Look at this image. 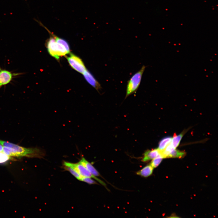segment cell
Instances as JSON below:
<instances>
[{"instance_id":"6da1fadb","label":"cell","mask_w":218,"mask_h":218,"mask_svg":"<svg viewBox=\"0 0 218 218\" xmlns=\"http://www.w3.org/2000/svg\"><path fill=\"white\" fill-rule=\"evenodd\" d=\"M0 144L4 146L3 152L10 157L27 156L42 158L46 155L44 150L37 148H27L1 140Z\"/></svg>"},{"instance_id":"7a4b0ae2","label":"cell","mask_w":218,"mask_h":218,"mask_svg":"<svg viewBox=\"0 0 218 218\" xmlns=\"http://www.w3.org/2000/svg\"><path fill=\"white\" fill-rule=\"evenodd\" d=\"M47 46L49 53L57 59H59L60 56L69 53L64 46L57 43L53 36L49 39Z\"/></svg>"},{"instance_id":"3957f363","label":"cell","mask_w":218,"mask_h":218,"mask_svg":"<svg viewBox=\"0 0 218 218\" xmlns=\"http://www.w3.org/2000/svg\"><path fill=\"white\" fill-rule=\"evenodd\" d=\"M146 66H143L141 69L135 74L128 81L127 89L126 98L133 94L138 89L141 81Z\"/></svg>"},{"instance_id":"277c9868","label":"cell","mask_w":218,"mask_h":218,"mask_svg":"<svg viewBox=\"0 0 218 218\" xmlns=\"http://www.w3.org/2000/svg\"><path fill=\"white\" fill-rule=\"evenodd\" d=\"M67 59L71 67L77 72L83 74L87 70L81 59L74 54L71 53Z\"/></svg>"},{"instance_id":"5b68a950","label":"cell","mask_w":218,"mask_h":218,"mask_svg":"<svg viewBox=\"0 0 218 218\" xmlns=\"http://www.w3.org/2000/svg\"><path fill=\"white\" fill-rule=\"evenodd\" d=\"M72 165L82 177L93 178L101 184L106 187V184L103 181L93 175L79 162L76 163H72Z\"/></svg>"},{"instance_id":"8992f818","label":"cell","mask_w":218,"mask_h":218,"mask_svg":"<svg viewBox=\"0 0 218 218\" xmlns=\"http://www.w3.org/2000/svg\"><path fill=\"white\" fill-rule=\"evenodd\" d=\"M23 74L13 73L8 70L0 68V88L10 83L15 76Z\"/></svg>"},{"instance_id":"52a82bcc","label":"cell","mask_w":218,"mask_h":218,"mask_svg":"<svg viewBox=\"0 0 218 218\" xmlns=\"http://www.w3.org/2000/svg\"><path fill=\"white\" fill-rule=\"evenodd\" d=\"M87 82L98 91L101 88V85L92 74L87 69L83 74Z\"/></svg>"},{"instance_id":"ba28073f","label":"cell","mask_w":218,"mask_h":218,"mask_svg":"<svg viewBox=\"0 0 218 218\" xmlns=\"http://www.w3.org/2000/svg\"><path fill=\"white\" fill-rule=\"evenodd\" d=\"M63 168L65 170L69 172L77 179L80 181L82 177L79 175L75 168L72 166V163L64 161L63 162Z\"/></svg>"},{"instance_id":"9c48e42d","label":"cell","mask_w":218,"mask_h":218,"mask_svg":"<svg viewBox=\"0 0 218 218\" xmlns=\"http://www.w3.org/2000/svg\"><path fill=\"white\" fill-rule=\"evenodd\" d=\"M160 154V151L158 149L147 150L144 154L143 161L146 162L152 160Z\"/></svg>"},{"instance_id":"30bf717a","label":"cell","mask_w":218,"mask_h":218,"mask_svg":"<svg viewBox=\"0 0 218 218\" xmlns=\"http://www.w3.org/2000/svg\"><path fill=\"white\" fill-rule=\"evenodd\" d=\"M93 175L97 177L100 176V175L98 171L84 157H82L79 162Z\"/></svg>"},{"instance_id":"8fae6325","label":"cell","mask_w":218,"mask_h":218,"mask_svg":"<svg viewBox=\"0 0 218 218\" xmlns=\"http://www.w3.org/2000/svg\"><path fill=\"white\" fill-rule=\"evenodd\" d=\"M154 168L150 165H148L137 172V175L144 177H147L152 173Z\"/></svg>"},{"instance_id":"7c38bea8","label":"cell","mask_w":218,"mask_h":218,"mask_svg":"<svg viewBox=\"0 0 218 218\" xmlns=\"http://www.w3.org/2000/svg\"><path fill=\"white\" fill-rule=\"evenodd\" d=\"M172 138L171 137H167L163 139L160 142L158 147V149L160 152L163 151L170 143L172 141Z\"/></svg>"},{"instance_id":"4fadbf2b","label":"cell","mask_w":218,"mask_h":218,"mask_svg":"<svg viewBox=\"0 0 218 218\" xmlns=\"http://www.w3.org/2000/svg\"><path fill=\"white\" fill-rule=\"evenodd\" d=\"M186 153L183 151L175 149L169 155L168 158H181L184 157Z\"/></svg>"},{"instance_id":"5bb4252c","label":"cell","mask_w":218,"mask_h":218,"mask_svg":"<svg viewBox=\"0 0 218 218\" xmlns=\"http://www.w3.org/2000/svg\"><path fill=\"white\" fill-rule=\"evenodd\" d=\"M184 134V133H182L178 135L174 134L171 143L175 149L179 146Z\"/></svg>"},{"instance_id":"9a60e30c","label":"cell","mask_w":218,"mask_h":218,"mask_svg":"<svg viewBox=\"0 0 218 218\" xmlns=\"http://www.w3.org/2000/svg\"><path fill=\"white\" fill-rule=\"evenodd\" d=\"M163 157L160 154L157 157L152 160L150 165L153 168L157 167L162 162Z\"/></svg>"},{"instance_id":"2e32d148","label":"cell","mask_w":218,"mask_h":218,"mask_svg":"<svg viewBox=\"0 0 218 218\" xmlns=\"http://www.w3.org/2000/svg\"><path fill=\"white\" fill-rule=\"evenodd\" d=\"M10 156L5 154L3 152H0V163L5 162L10 159Z\"/></svg>"},{"instance_id":"e0dca14e","label":"cell","mask_w":218,"mask_h":218,"mask_svg":"<svg viewBox=\"0 0 218 218\" xmlns=\"http://www.w3.org/2000/svg\"><path fill=\"white\" fill-rule=\"evenodd\" d=\"M81 181L85 182L90 184H97V183L92 178L88 177H83L81 178Z\"/></svg>"},{"instance_id":"ac0fdd59","label":"cell","mask_w":218,"mask_h":218,"mask_svg":"<svg viewBox=\"0 0 218 218\" xmlns=\"http://www.w3.org/2000/svg\"><path fill=\"white\" fill-rule=\"evenodd\" d=\"M4 146L0 144V152H3Z\"/></svg>"}]
</instances>
